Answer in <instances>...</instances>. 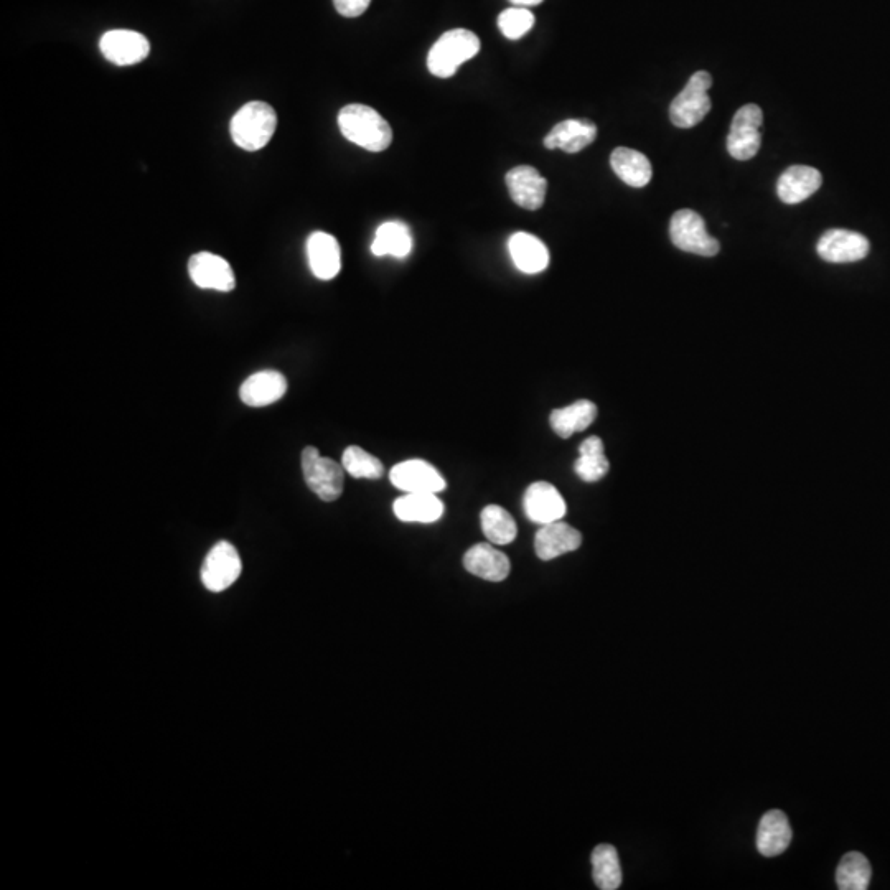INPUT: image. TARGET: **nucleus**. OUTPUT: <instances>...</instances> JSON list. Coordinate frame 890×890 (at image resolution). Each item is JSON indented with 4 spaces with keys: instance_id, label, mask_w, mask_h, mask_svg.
I'll use <instances>...</instances> for the list:
<instances>
[{
    "instance_id": "obj_13",
    "label": "nucleus",
    "mask_w": 890,
    "mask_h": 890,
    "mask_svg": "<svg viewBox=\"0 0 890 890\" xmlns=\"http://www.w3.org/2000/svg\"><path fill=\"white\" fill-rule=\"evenodd\" d=\"M188 272L200 289L231 292L236 287L235 272L226 259L216 254H195L188 261Z\"/></svg>"
},
{
    "instance_id": "obj_23",
    "label": "nucleus",
    "mask_w": 890,
    "mask_h": 890,
    "mask_svg": "<svg viewBox=\"0 0 890 890\" xmlns=\"http://www.w3.org/2000/svg\"><path fill=\"white\" fill-rule=\"evenodd\" d=\"M394 515L404 523H434L444 515L437 493H406L393 505Z\"/></svg>"
},
{
    "instance_id": "obj_7",
    "label": "nucleus",
    "mask_w": 890,
    "mask_h": 890,
    "mask_svg": "<svg viewBox=\"0 0 890 890\" xmlns=\"http://www.w3.org/2000/svg\"><path fill=\"white\" fill-rule=\"evenodd\" d=\"M764 113L757 104H745L732 119L731 131L727 136V150L736 160L754 159L762 144Z\"/></svg>"
},
{
    "instance_id": "obj_27",
    "label": "nucleus",
    "mask_w": 890,
    "mask_h": 890,
    "mask_svg": "<svg viewBox=\"0 0 890 890\" xmlns=\"http://www.w3.org/2000/svg\"><path fill=\"white\" fill-rule=\"evenodd\" d=\"M609 460L605 457L604 442L599 437H589L579 447V459L574 464L577 477L582 482L595 483L609 472Z\"/></svg>"
},
{
    "instance_id": "obj_30",
    "label": "nucleus",
    "mask_w": 890,
    "mask_h": 890,
    "mask_svg": "<svg viewBox=\"0 0 890 890\" xmlns=\"http://www.w3.org/2000/svg\"><path fill=\"white\" fill-rule=\"evenodd\" d=\"M871 864L861 853H849L839 862L836 884L841 890H866L871 884Z\"/></svg>"
},
{
    "instance_id": "obj_20",
    "label": "nucleus",
    "mask_w": 890,
    "mask_h": 890,
    "mask_svg": "<svg viewBox=\"0 0 890 890\" xmlns=\"http://www.w3.org/2000/svg\"><path fill=\"white\" fill-rule=\"evenodd\" d=\"M792 838V826L783 811L772 810L762 816L757 830V849L762 856H780L787 851Z\"/></svg>"
},
{
    "instance_id": "obj_14",
    "label": "nucleus",
    "mask_w": 890,
    "mask_h": 890,
    "mask_svg": "<svg viewBox=\"0 0 890 890\" xmlns=\"http://www.w3.org/2000/svg\"><path fill=\"white\" fill-rule=\"evenodd\" d=\"M506 185L513 202L518 207L531 211L543 207L548 192V182L530 165H518L515 169H511L506 174Z\"/></svg>"
},
{
    "instance_id": "obj_33",
    "label": "nucleus",
    "mask_w": 890,
    "mask_h": 890,
    "mask_svg": "<svg viewBox=\"0 0 890 890\" xmlns=\"http://www.w3.org/2000/svg\"><path fill=\"white\" fill-rule=\"evenodd\" d=\"M370 2L371 0H333V5H335L338 14L348 17V19H353V17H360L361 14H365Z\"/></svg>"
},
{
    "instance_id": "obj_26",
    "label": "nucleus",
    "mask_w": 890,
    "mask_h": 890,
    "mask_svg": "<svg viewBox=\"0 0 890 890\" xmlns=\"http://www.w3.org/2000/svg\"><path fill=\"white\" fill-rule=\"evenodd\" d=\"M413 249V238L409 233L408 226L399 221H388L376 230L375 241L371 244V253L383 258V256H394V258H406Z\"/></svg>"
},
{
    "instance_id": "obj_15",
    "label": "nucleus",
    "mask_w": 890,
    "mask_h": 890,
    "mask_svg": "<svg viewBox=\"0 0 890 890\" xmlns=\"http://www.w3.org/2000/svg\"><path fill=\"white\" fill-rule=\"evenodd\" d=\"M582 534L563 520L543 525L534 536V549L539 559L551 561L581 548Z\"/></svg>"
},
{
    "instance_id": "obj_29",
    "label": "nucleus",
    "mask_w": 890,
    "mask_h": 890,
    "mask_svg": "<svg viewBox=\"0 0 890 890\" xmlns=\"http://www.w3.org/2000/svg\"><path fill=\"white\" fill-rule=\"evenodd\" d=\"M480 520H482L483 534L487 536L490 543L505 546V544L515 541L518 528H516L513 516L502 506L490 505L483 508Z\"/></svg>"
},
{
    "instance_id": "obj_34",
    "label": "nucleus",
    "mask_w": 890,
    "mask_h": 890,
    "mask_svg": "<svg viewBox=\"0 0 890 890\" xmlns=\"http://www.w3.org/2000/svg\"><path fill=\"white\" fill-rule=\"evenodd\" d=\"M510 2L516 7H531V5L541 4L543 0H510Z\"/></svg>"
},
{
    "instance_id": "obj_12",
    "label": "nucleus",
    "mask_w": 890,
    "mask_h": 890,
    "mask_svg": "<svg viewBox=\"0 0 890 890\" xmlns=\"http://www.w3.org/2000/svg\"><path fill=\"white\" fill-rule=\"evenodd\" d=\"M523 506L530 521L541 526L563 520L567 511L563 495L548 482L531 483L523 498Z\"/></svg>"
},
{
    "instance_id": "obj_32",
    "label": "nucleus",
    "mask_w": 890,
    "mask_h": 890,
    "mask_svg": "<svg viewBox=\"0 0 890 890\" xmlns=\"http://www.w3.org/2000/svg\"><path fill=\"white\" fill-rule=\"evenodd\" d=\"M534 15L526 7H511L498 17V27L510 40H518L533 29Z\"/></svg>"
},
{
    "instance_id": "obj_18",
    "label": "nucleus",
    "mask_w": 890,
    "mask_h": 890,
    "mask_svg": "<svg viewBox=\"0 0 890 890\" xmlns=\"http://www.w3.org/2000/svg\"><path fill=\"white\" fill-rule=\"evenodd\" d=\"M597 137V127L587 119H567L554 126L544 139V147L549 150H563L567 154H577L591 146Z\"/></svg>"
},
{
    "instance_id": "obj_4",
    "label": "nucleus",
    "mask_w": 890,
    "mask_h": 890,
    "mask_svg": "<svg viewBox=\"0 0 890 890\" xmlns=\"http://www.w3.org/2000/svg\"><path fill=\"white\" fill-rule=\"evenodd\" d=\"M712 78L708 71H696L670 106V119L676 127L689 129L698 126L711 111L709 89Z\"/></svg>"
},
{
    "instance_id": "obj_22",
    "label": "nucleus",
    "mask_w": 890,
    "mask_h": 890,
    "mask_svg": "<svg viewBox=\"0 0 890 890\" xmlns=\"http://www.w3.org/2000/svg\"><path fill=\"white\" fill-rule=\"evenodd\" d=\"M508 251L515 266L525 274H539L549 266V251L546 244L525 231L511 236L508 241Z\"/></svg>"
},
{
    "instance_id": "obj_19",
    "label": "nucleus",
    "mask_w": 890,
    "mask_h": 890,
    "mask_svg": "<svg viewBox=\"0 0 890 890\" xmlns=\"http://www.w3.org/2000/svg\"><path fill=\"white\" fill-rule=\"evenodd\" d=\"M307 258L315 277L322 281H330L338 276L342 269V253L340 244L332 235L317 231L307 239Z\"/></svg>"
},
{
    "instance_id": "obj_5",
    "label": "nucleus",
    "mask_w": 890,
    "mask_h": 890,
    "mask_svg": "<svg viewBox=\"0 0 890 890\" xmlns=\"http://www.w3.org/2000/svg\"><path fill=\"white\" fill-rule=\"evenodd\" d=\"M302 472L307 487L320 500L335 502L342 495L343 480H345L343 465L328 457H322L315 447H305L302 452Z\"/></svg>"
},
{
    "instance_id": "obj_2",
    "label": "nucleus",
    "mask_w": 890,
    "mask_h": 890,
    "mask_svg": "<svg viewBox=\"0 0 890 890\" xmlns=\"http://www.w3.org/2000/svg\"><path fill=\"white\" fill-rule=\"evenodd\" d=\"M276 127L277 114L271 104L253 101L244 104L233 116L230 132L236 146L248 152H256L269 144Z\"/></svg>"
},
{
    "instance_id": "obj_28",
    "label": "nucleus",
    "mask_w": 890,
    "mask_h": 890,
    "mask_svg": "<svg viewBox=\"0 0 890 890\" xmlns=\"http://www.w3.org/2000/svg\"><path fill=\"white\" fill-rule=\"evenodd\" d=\"M592 874L595 886L602 890H617L622 886V867L619 853L610 844H599L592 853Z\"/></svg>"
},
{
    "instance_id": "obj_17",
    "label": "nucleus",
    "mask_w": 890,
    "mask_h": 890,
    "mask_svg": "<svg viewBox=\"0 0 890 890\" xmlns=\"http://www.w3.org/2000/svg\"><path fill=\"white\" fill-rule=\"evenodd\" d=\"M821 183L823 177L820 170L808 165H793L778 178V198L787 205H798L811 195H815L820 190Z\"/></svg>"
},
{
    "instance_id": "obj_31",
    "label": "nucleus",
    "mask_w": 890,
    "mask_h": 890,
    "mask_svg": "<svg viewBox=\"0 0 890 890\" xmlns=\"http://www.w3.org/2000/svg\"><path fill=\"white\" fill-rule=\"evenodd\" d=\"M343 469L353 478H368V480H376L383 477L385 467L381 464L380 459H376L375 455L368 454L366 450L356 445H350L342 457Z\"/></svg>"
},
{
    "instance_id": "obj_8",
    "label": "nucleus",
    "mask_w": 890,
    "mask_h": 890,
    "mask_svg": "<svg viewBox=\"0 0 890 890\" xmlns=\"http://www.w3.org/2000/svg\"><path fill=\"white\" fill-rule=\"evenodd\" d=\"M243 564L233 544L220 541L203 561L202 582L211 592H223L238 581Z\"/></svg>"
},
{
    "instance_id": "obj_6",
    "label": "nucleus",
    "mask_w": 890,
    "mask_h": 890,
    "mask_svg": "<svg viewBox=\"0 0 890 890\" xmlns=\"http://www.w3.org/2000/svg\"><path fill=\"white\" fill-rule=\"evenodd\" d=\"M670 238L676 248L684 253L698 254L704 258L716 256L721 249L719 241L709 235L703 216L693 210L676 211L671 216Z\"/></svg>"
},
{
    "instance_id": "obj_1",
    "label": "nucleus",
    "mask_w": 890,
    "mask_h": 890,
    "mask_svg": "<svg viewBox=\"0 0 890 890\" xmlns=\"http://www.w3.org/2000/svg\"><path fill=\"white\" fill-rule=\"evenodd\" d=\"M338 126L347 141L370 152H383L393 142L388 121L365 104L345 106L338 114Z\"/></svg>"
},
{
    "instance_id": "obj_10",
    "label": "nucleus",
    "mask_w": 890,
    "mask_h": 890,
    "mask_svg": "<svg viewBox=\"0 0 890 890\" xmlns=\"http://www.w3.org/2000/svg\"><path fill=\"white\" fill-rule=\"evenodd\" d=\"M816 251L828 263H856L866 258L871 251V243L856 231L828 230L816 244Z\"/></svg>"
},
{
    "instance_id": "obj_24",
    "label": "nucleus",
    "mask_w": 890,
    "mask_h": 890,
    "mask_svg": "<svg viewBox=\"0 0 890 890\" xmlns=\"http://www.w3.org/2000/svg\"><path fill=\"white\" fill-rule=\"evenodd\" d=\"M610 165H612L615 175L630 187H647L652 180V164L638 150L627 149V147L615 149L610 155Z\"/></svg>"
},
{
    "instance_id": "obj_25",
    "label": "nucleus",
    "mask_w": 890,
    "mask_h": 890,
    "mask_svg": "<svg viewBox=\"0 0 890 890\" xmlns=\"http://www.w3.org/2000/svg\"><path fill=\"white\" fill-rule=\"evenodd\" d=\"M597 417V406L592 401L581 399L566 408L556 409L549 416L553 431L563 439H569L576 432L586 431Z\"/></svg>"
},
{
    "instance_id": "obj_16",
    "label": "nucleus",
    "mask_w": 890,
    "mask_h": 890,
    "mask_svg": "<svg viewBox=\"0 0 890 890\" xmlns=\"http://www.w3.org/2000/svg\"><path fill=\"white\" fill-rule=\"evenodd\" d=\"M286 376L279 371L264 370L249 376L239 388V398L251 408H264L284 398Z\"/></svg>"
},
{
    "instance_id": "obj_3",
    "label": "nucleus",
    "mask_w": 890,
    "mask_h": 890,
    "mask_svg": "<svg viewBox=\"0 0 890 890\" xmlns=\"http://www.w3.org/2000/svg\"><path fill=\"white\" fill-rule=\"evenodd\" d=\"M480 52V40L470 30L455 29L445 32L431 48L427 68L437 78H450L460 65Z\"/></svg>"
},
{
    "instance_id": "obj_11",
    "label": "nucleus",
    "mask_w": 890,
    "mask_h": 890,
    "mask_svg": "<svg viewBox=\"0 0 890 890\" xmlns=\"http://www.w3.org/2000/svg\"><path fill=\"white\" fill-rule=\"evenodd\" d=\"M99 48L104 58L114 65L129 66L146 60L150 43L142 33L134 30H109L101 37Z\"/></svg>"
},
{
    "instance_id": "obj_9",
    "label": "nucleus",
    "mask_w": 890,
    "mask_h": 890,
    "mask_svg": "<svg viewBox=\"0 0 890 890\" xmlns=\"http://www.w3.org/2000/svg\"><path fill=\"white\" fill-rule=\"evenodd\" d=\"M389 480L404 493H439L447 487L439 470L419 459L394 465L389 472Z\"/></svg>"
},
{
    "instance_id": "obj_21",
    "label": "nucleus",
    "mask_w": 890,
    "mask_h": 890,
    "mask_svg": "<svg viewBox=\"0 0 890 890\" xmlns=\"http://www.w3.org/2000/svg\"><path fill=\"white\" fill-rule=\"evenodd\" d=\"M464 566L470 574L490 582H502L510 576L511 564L506 554L492 544H477L464 556Z\"/></svg>"
}]
</instances>
